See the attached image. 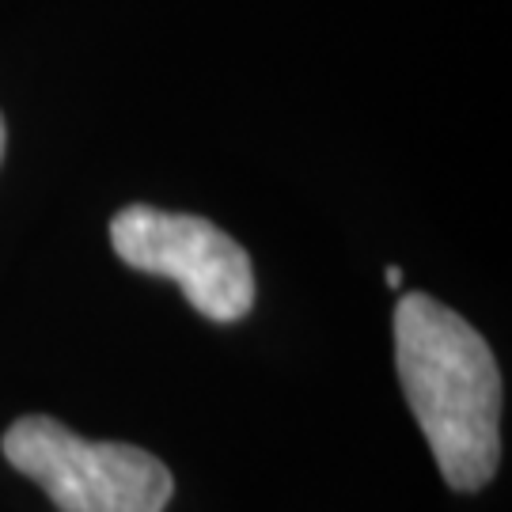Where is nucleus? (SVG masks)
Instances as JSON below:
<instances>
[{
	"label": "nucleus",
	"mask_w": 512,
	"mask_h": 512,
	"mask_svg": "<svg viewBox=\"0 0 512 512\" xmlns=\"http://www.w3.org/2000/svg\"><path fill=\"white\" fill-rule=\"evenodd\" d=\"M395 365L444 482L459 494L482 490L501 459L494 349L440 300L406 293L395 308Z\"/></svg>",
	"instance_id": "nucleus-1"
},
{
	"label": "nucleus",
	"mask_w": 512,
	"mask_h": 512,
	"mask_svg": "<svg viewBox=\"0 0 512 512\" xmlns=\"http://www.w3.org/2000/svg\"><path fill=\"white\" fill-rule=\"evenodd\" d=\"M0 448L19 475L42 486L57 512H164L175 494V478L152 452L84 440L46 414L12 421Z\"/></svg>",
	"instance_id": "nucleus-2"
},
{
	"label": "nucleus",
	"mask_w": 512,
	"mask_h": 512,
	"mask_svg": "<svg viewBox=\"0 0 512 512\" xmlns=\"http://www.w3.org/2000/svg\"><path fill=\"white\" fill-rule=\"evenodd\" d=\"M110 247L133 270L175 281L209 323H239L255 308L251 258L205 217L126 205L110 220Z\"/></svg>",
	"instance_id": "nucleus-3"
},
{
	"label": "nucleus",
	"mask_w": 512,
	"mask_h": 512,
	"mask_svg": "<svg viewBox=\"0 0 512 512\" xmlns=\"http://www.w3.org/2000/svg\"><path fill=\"white\" fill-rule=\"evenodd\" d=\"M387 285H391V289L403 285V270H399V266H387Z\"/></svg>",
	"instance_id": "nucleus-4"
},
{
	"label": "nucleus",
	"mask_w": 512,
	"mask_h": 512,
	"mask_svg": "<svg viewBox=\"0 0 512 512\" xmlns=\"http://www.w3.org/2000/svg\"><path fill=\"white\" fill-rule=\"evenodd\" d=\"M4 145H8V133H4V118H0V160H4Z\"/></svg>",
	"instance_id": "nucleus-5"
}]
</instances>
